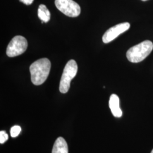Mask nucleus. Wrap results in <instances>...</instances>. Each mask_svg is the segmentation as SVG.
<instances>
[{
	"instance_id": "f03ea898",
	"label": "nucleus",
	"mask_w": 153,
	"mask_h": 153,
	"mask_svg": "<svg viewBox=\"0 0 153 153\" xmlns=\"http://www.w3.org/2000/svg\"><path fill=\"white\" fill-rule=\"evenodd\" d=\"M153 49V43L150 40H145L129 49L126 52V57L133 63L140 62L148 57Z\"/></svg>"
},
{
	"instance_id": "20e7f679",
	"label": "nucleus",
	"mask_w": 153,
	"mask_h": 153,
	"mask_svg": "<svg viewBox=\"0 0 153 153\" xmlns=\"http://www.w3.org/2000/svg\"><path fill=\"white\" fill-rule=\"evenodd\" d=\"M27 41L22 36L18 35L12 39L6 49V55L10 57L23 53L27 48Z\"/></svg>"
},
{
	"instance_id": "7ed1b4c3",
	"label": "nucleus",
	"mask_w": 153,
	"mask_h": 153,
	"mask_svg": "<svg viewBox=\"0 0 153 153\" xmlns=\"http://www.w3.org/2000/svg\"><path fill=\"white\" fill-rule=\"evenodd\" d=\"M78 71V65L74 60H69L64 69L61 78L59 90L61 93H67L71 86V80L76 76Z\"/></svg>"
},
{
	"instance_id": "6e6552de",
	"label": "nucleus",
	"mask_w": 153,
	"mask_h": 153,
	"mask_svg": "<svg viewBox=\"0 0 153 153\" xmlns=\"http://www.w3.org/2000/svg\"><path fill=\"white\" fill-rule=\"evenodd\" d=\"M52 153H68V146L62 137H59L56 140Z\"/></svg>"
},
{
	"instance_id": "9d476101",
	"label": "nucleus",
	"mask_w": 153,
	"mask_h": 153,
	"mask_svg": "<svg viewBox=\"0 0 153 153\" xmlns=\"http://www.w3.org/2000/svg\"><path fill=\"white\" fill-rule=\"evenodd\" d=\"M21 131V128L18 126H13L10 129V134L12 137H16L19 134Z\"/></svg>"
},
{
	"instance_id": "0eeeda50",
	"label": "nucleus",
	"mask_w": 153,
	"mask_h": 153,
	"mask_svg": "<svg viewBox=\"0 0 153 153\" xmlns=\"http://www.w3.org/2000/svg\"><path fill=\"white\" fill-rule=\"evenodd\" d=\"M109 107L112 115L116 117H121L123 115L122 111L120 108V100L116 94H112L109 100Z\"/></svg>"
},
{
	"instance_id": "f257e3e1",
	"label": "nucleus",
	"mask_w": 153,
	"mask_h": 153,
	"mask_svg": "<svg viewBox=\"0 0 153 153\" xmlns=\"http://www.w3.org/2000/svg\"><path fill=\"white\" fill-rule=\"evenodd\" d=\"M51 67V62L47 58L40 59L33 63L30 67V71L33 84L37 86L43 84L48 76Z\"/></svg>"
},
{
	"instance_id": "39448f33",
	"label": "nucleus",
	"mask_w": 153,
	"mask_h": 153,
	"mask_svg": "<svg viewBox=\"0 0 153 153\" xmlns=\"http://www.w3.org/2000/svg\"><path fill=\"white\" fill-rule=\"evenodd\" d=\"M56 7L66 16L76 17L81 13V7L73 0H55Z\"/></svg>"
},
{
	"instance_id": "ddd939ff",
	"label": "nucleus",
	"mask_w": 153,
	"mask_h": 153,
	"mask_svg": "<svg viewBox=\"0 0 153 153\" xmlns=\"http://www.w3.org/2000/svg\"><path fill=\"white\" fill-rule=\"evenodd\" d=\"M142 1H148V0H141Z\"/></svg>"
},
{
	"instance_id": "f8f14e48",
	"label": "nucleus",
	"mask_w": 153,
	"mask_h": 153,
	"mask_svg": "<svg viewBox=\"0 0 153 153\" xmlns=\"http://www.w3.org/2000/svg\"><path fill=\"white\" fill-rule=\"evenodd\" d=\"M20 1H21L23 4H25L26 5H30L31 4H33V0H19Z\"/></svg>"
},
{
	"instance_id": "9b49d317",
	"label": "nucleus",
	"mask_w": 153,
	"mask_h": 153,
	"mask_svg": "<svg viewBox=\"0 0 153 153\" xmlns=\"http://www.w3.org/2000/svg\"><path fill=\"white\" fill-rule=\"evenodd\" d=\"M8 140V135L4 131H0V143L1 144L5 143Z\"/></svg>"
},
{
	"instance_id": "1a4fd4ad",
	"label": "nucleus",
	"mask_w": 153,
	"mask_h": 153,
	"mask_svg": "<svg viewBox=\"0 0 153 153\" xmlns=\"http://www.w3.org/2000/svg\"><path fill=\"white\" fill-rule=\"evenodd\" d=\"M38 16L39 19L44 23H47L50 20L51 13L46 6L41 4L39 6Z\"/></svg>"
},
{
	"instance_id": "423d86ee",
	"label": "nucleus",
	"mask_w": 153,
	"mask_h": 153,
	"mask_svg": "<svg viewBox=\"0 0 153 153\" xmlns=\"http://www.w3.org/2000/svg\"><path fill=\"white\" fill-rule=\"evenodd\" d=\"M130 24L128 22L121 23L116 25L109 28L104 33L102 40L104 43H108L114 40L122 33H124L130 28Z\"/></svg>"
},
{
	"instance_id": "4468645a",
	"label": "nucleus",
	"mask_w": 153,
	"mask_h": 153,
	"mask_svg": "<svg viewBox=\"0 0 153 153\" xmlns=\"http://www.w3.org/2000/svg\"><path fill=\"white\" fill-rule=\"evenodd\" d=\"M153 153V150H152V152H151V153Z\"/></svg>"
}]
</instances>
